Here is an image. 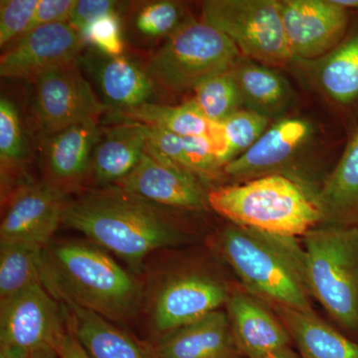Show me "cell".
I'll list each match as a JSON object with an SVG mask.
<instances>
[{
  "mask_svg": "<svg viewBox=\"0 0 358 358\" xmlns=\"http://www.w3.org/2000/svg\"><path fill=\"white\" fill-rule=\"evenodd\" d=\"M74 4L75 0H39L27 32L42 25L68 22Z\"/></svg>",
  "mask_w": 358,
  "mask_h": 358,
  "instance_id": "35",
  "label": "cell"
},
{
  "mask_svg": "<svg viewBox=\"0 0 358 358\" xmlns=\"http://www.w3.org/2000/svg\"><path fill=\"white\" fill-rule=\"evenodd\" d=\"M66 193L41 180L21 186L2 205L0 243L43 250L61 225Z\"/></svg>",
  "mask_w": 358,
  "mask_h": 358,
  "instance_id": "13",
  "label": "cell"
},
{
  "mask_svg": "<svg viewBox=\"0 0 358 358\" xmlns=\"http://www.w3.org/2000/svg\"><path fill=\"white\" fill-rule=\"evenodd\" d=\"M148 143L143 124L127 122L102 129L92 159L90 179L96 187L115 185L136 169Z\"/></svg>",
  "mask_w": 358,
  "mask_h": 358,
  "instance_id": "22",
  "label": "cell"
},
{
  "mask_svg": "<svg viewBox=\"0 0 358 358\" xmlns=\"http://www.w3.org/2000/svg\"><path fill=\"white\" fill-rule=\"evenodd\" d=\"M39 0L0 1V47L9 46L27 32Z\"/></svg>",
  "mask_w": 358,
  "mask_h": 358,
  "instance_id": "32",
  "label": "cell"
},
{
  "mask_svg": "<svg viewBox=\"0 0 358 358\" xmlns=\"http://www.w3.org/2000/svg\"><path fill=\"white\" fill-rule=\"evenodd\" d=\"M141 280V317L152 341L220 310L231 294L207 268L164 262L159 252L148 259Z\"/></svg>",
  "mask_w": 358,
  "mask_h": 358,
  "instance_id": "5",
  "label": "cell"
},
{
  "mask_svg": "<svg viewBox=\"0 0 358 358\" xmlns=\"http://www.w3.org/2000/svg\"><path fill=\"white\" fill-rule=\"evenodd\" d=\"M86 40L68 22L39 26L6 47L0 75L34 82L47 71L77 61Z\"/></svg>",
  "mask_w": 358,
  "mask_h": 358,
  "instance_id": "14",
  "label": "cell"
},
{
  "mask_svg": "<svg viewBox=\"0 0 358 358\" xmlns=\"http://www.w3.org/2000/svg\"><path fill=\"white\" fill-rule=\"evenodd\" d=\"M30 352L15 346L0 345V358H29Z\"/></svg>",
  "mask_w": 358,
  "mask_h": 358,
  "instance_id": "37",
  "label": "cell"
},
{
  "mask_svg": "<svg viewBox=\"0 0 358 358\" xmlns=\"http://www.w3.org/2000/svg\"><path fill=\"white\" fill-rule=\"evenodd\" d=\"M244 109L273 120L282 119L293 101V90L279 71L244 57L230 70Z\"/></svg>",
  "mask_w": 358,
  "mask_h": 358,
  "instance_id": "23",
  "label": "cell"
},
{
  "mask_svg": "<svg viewBox=\"0 0 358 358\" xmlns=\"http://www.w3.org/2000/svg\"><path fill=\"white\" fill-rule=\"evenodd\" d=\"M336 3L350 11H358V0H334Z\"/></svg>",
  "mask_w": 358,
  "mask_h": 358,
  "instance_id": "40",
  "label": "cell"
},
{
  "mask_svg": "<svg viewBox=\"0 0 358 358\" xmlns=\"http://www.w3.org/2000/svg\"><path fill=\"white\" fill-rule=\"evenodd\" d=\"M181 212L117 185L90 187L66 199L61 225L121 259L141 278L150 257L189 241Z\"/></svg>",
  "mask_w": 358,
  "mask_h": 358,
  "instance_id": "1",
  "label": "cell"
},
{
  "mask_svg": "<svg viewBox=\"0 0 358 358\" xmlns=\"http://www.w3.org/2000/svg\"><path fill=\"white\" fill-rule=\"evenodd\" d=\"M68 329L90 358H157L150 343H141L105 317L71 303H60Z\"/></svg>",
  "mask_w": 358,
  "mask_h": 358,
  "instance_id": "20",
  "label": "cell"
},
{
  "mask_svg": "<svg viewBox=\"0 0 358 358\" xmlns=\"http://www.w3.org/2000/svg\"><path fill=\"white\" fill-rule=\"evenodd\" d=\"M324 96L350 114L358 112V25L331 52L310 61H296Z\"/></svg>",
  "mask_w": 358,
  "mask_h": 358,
  "instance_id": "19",
  "label": "cell"
},
{
  "mask_svg": "<svg viewBox=\"0 0 358 358\" xmlns=\"http://www.w3.org/2000/svg\"><path fill=\"white\" fill-rule=\"evenodd\" d=\"M157 358H239L227 313L218 310L150 341Z\"/></svg>",
  "mask_w": 358,
  "mask_h": 358,
  "instance_id": "17",
  "label": "cell"
},
{
  "mask_svg": "<svg viewBox=\"0 0 358 358\" xmlns=\"http://www.w3.org/2000/svg\"><path fill=\"white\" fill-rule=\"evenodd\" d=\"M119 6L113 0H76L68 23L84 37L90 26L103 16L117 13Z\"/></svg>",
  "mask_w": 358,
  "mask_h": 358,
  "instance_id": "34",
  "label": "cell"
},
{
  "mask_svg": "<svg viewBox=\"0 0 358 358\" xmlns=\"http://www.w3.org/2000/svg\"><path fill=\"white\" fill-rule=\"evenodd\" d=\"M34 83L33 109L43 140L78 122L99 120L108 110L82 75L77 61L47 71Z\"/></svg>",
  "mask_w": 358,
  "mask_h": 358,
  "instance_id": "9",
  "label": "cell"
},
{
  "mask_svg": "<svg viewBox=\"0 0 358 358\" xmlns=\"http://www.w3.org/2000/svg\"><path fill=\"white\" fill-rule=\"evenodd\" d=\"M201 21L223 33L242 57L272 68L294 65L278 0H207Z\"/></svg>",
  "mask_w": 358,
  "mask_h": 358,
  "instance_id": "8",
  "label": "cell"
},
{
  "mask_svg": "<svg viewBox=\"0 0 358 358\" xmlns=\"http://www.w3.org/2000/svg\"><path fill=\"white\" fill-rule=\"evenodd\" d=\"M280 8L287 42L296 61L326 55L350 31L352 11L334 0H282Z\"/></svg>",
  "mask_w": 358,
  "mask_h": 358,
  "instance_id": "11",
  "label": "cell"
},
{
  "mask_svg": "<svg viewBox=\"0 0 358 358\" xmlns=\"http://www.w3.org/2000/svg\"><path fill=\"white\" fill-rule=\"evenodd\" d=\"M29 358H60V355L55 348L43 346L30 352Z\"/></svg>",
  "mask_w": 358,
  "mask_h": 358,
  "instance_id": "38",
  "label": "cell"
},
{
  "mask_svg": "<svg viewBox=\"0 0 358 358\" xmlns=\"http://www.w3.org/2000/svg\"><path fill=\"white\" fill-rule=\"evenodd\" d=\"M67 333L62 306L43 284L35 285L0 305V345L29 352L43 346L57 350Z\"/></svg>",
  "mask_w": 358,
  "mask_h": 358,
  "instance_id": "10",
  "label": "cell"
},
{
  "mask_svg": "<svg viewBox=\"0 0 358 358\" xmlns=\"http://www.w3.org/2000/svg\"><path fill=\"white\" fill-rule=\"evenodd\" d=\"M217 245L251 293L273 306L313 312L305 284V253L296 238L229 224L218 235Z\"/></svg>",
  "mask_w": 358,
  "mask_h": 358,
  "instance_id": "3",
  "label": "cell"
},
{
  "mask_svg": "<svg viewBox=\"0 0 358 358\" xmlns=\"http://www.w3.org/2000/svg\"><path fill=\"white\" fill-rule=\"evenodd\" d=\"M60 358H90L77 338L68 329V333L57 348Z\"/></svg>",
  "mask_w": 358,
  "mask_h": 358,
  "instance_id": "36",
  "label": "cell"
},
{
  "mask_svg": "<svg viewBox=\"0 0 358 358\" xmlns=\"http://www.w3.org/2000/svg\"><path fill=\"white\" fill-rule=\"evenodd\" d=\"M27 159L25 133L17 107L6 96L0 99V171H1V202H6L25 180Z\"/></svg>",
  "mask_w": 358,
  "mask_h": 358,
  "instance_id": "27",
  "label": "cell"
},
{
  "mask_svg": "<svg viewBox=\"0 0 358 358\" xmlns=\"http://www.w3.org/2000/svg\"><path fill=\"white\" fill-rule=\"evenodd\" d=\"M96 63L95 78L108 110H120L150 103L155 96L147 73L126 56H101Z\"/></svg>",
  "mask_w": 358,
  "mask_h": 358,
  "instance_id": "25",
  "label": "cell"
},
{
  "mask_svg": "<svg viewBox=\"0 0 358 358\" xmlns=\"http://www.w3.org/2000/svg\"><path fill=\"white\" fill-rule=\"evenodd\" d=\"M190 102L214 124H221L244 109L241 95L230 71L207 78L193 90Z\"/></svg>",
  "mask_w": 358,
  "mask_h": 358,
  "instance_id": "29",
  "label": "cell"
},
{
  "mask_svg": "<svg viewBox=\"0 0 358 358\" xmlns=\"http://www.w3.org/2000/svg\"><path fill=\"white\" fill-rule=\"evenodd\" d=\"M41 252L26 245L0 243V305L42 284Z\"/></svg>",
  "mask_w": 358,
  "mask_h": 358,
  "instance_id": "28",
  "label": "cell"
},
{
  "mask_svg": "<svg viewBox=\"0 0 358 358\" xmlns=\"http://www.w3.org/2000/svg\"><path fill=\"white\" fill-rule=\"evenodd\" d=\"M241 54L236 46L203 21L186 20L164 39L143 65L155 96L176 98L207 78L228 72Z\"/></svg>",
  "mask_w": 358,
  "mask_h": 358,
  "instance_id": "6",
  "label": "cell"
},
{
  "mask_svg": "<svg viewBox=\"0 0 358 358\" xmlns=\"http://www.w3.org/2000/svg\"><path fill=\"white\" fill-rule=\"evenodd\" d=\"M115 124H141L166 129L181 136H212L218 124L209 122L190 101L182 105L145 103L131 109L110 110Z\"/></svg>",
  "mask_w": 358,
  "mask_h": 358,
  "instance_id": "26",
  "label": "cell"
},
{
  "mask_svg": "<svg viewBox=\"0 0 358 358\" xmlns=\"http://www.w3.org/2000/svg\"><path fill=\"white\" fill-rule=\"evenodd\" d=\"M115 185L162 206L185 212L209 208L203 181L174 164L148 143L136 169Z\"/></svg>",
  "mask_w": 358,
  "mask_h": 358,
  "instance_id": "12",
  "label": "cell"
},
{
  "mask_svg": "<svg viewBox=\"0 0 358 358\" xmlns=\"http://www.w3.org/2000/svg\"><path fill=\"white\" fill-rule=\"evenodd\" d=\"M86 43L94 45L103 55L122 56L124 44L122 38L119 13H112L95 21L84 36Z\"/></svg>",
  "mask_w": 358,
  "mask_h": 358,
  "instance_id": "33",
  "label": "cell"
},
{
  "mask_svg": "<svg viewBox=\"0 0 358 358\" xmlns=\"http://www.w3.org/2000/svg\"><path fill=\"white\" fill-rule=\"evenodd\" d=\"M101 136L99 120H89L44 138L43 181L68 196L84 190Z\"/></svg>",
  "mask_w": 358,
  "mask_h": 358,
  "instance_id": "15",
  "label": "cell"
},
{
  "mask_svg": "<svg viewBox=\"0 0 358 358\" xmlns=\"http://www.w3.org/2000/svg\"><path fill=\"white\" fill-rule=\"evenodd\" d=\"M270 124L267 117L246 109L238 110L221 122L223 166L246 152L267 131Z\"/></svg>",
  "mask_w": 358,
  "mask_h": 358,
  "instance_id": "30",
  "label": "cell"
},
{
  "mask_svg": "<svg viewBox=\"0 0 358 358\" xmlns=\"http://www.w3.org/2000/svg\"><path fill=\"white\" fill-rule=\"evenodd\" d=\"M42 284L59 301L96 313L115 324L141 317L140 275L86 238L53 239L41 252Z\"/></svg>",
  "mask_w": 358,
  "mask_h": 358,
  "instance_id": "2",
  "label": "cell"
},
{
  "mask_svg": "<svg viewBox=\"0 0 358 358\" xmlns=\"http://www.w3.org/2000/svg\"><path fill=\"white\" fill-rule=\"evenodd\" d=\"M207 200L231 224L265 234L303 236L322 222L310 190L284 174L212 188Z\"/></svg>",
  "mask_w": 358,
  "mask_h": 358,
  "instance_id": "4",
  "label": "cell"
},
{
  "mask_svg": "<svg viewBox=\"0 0 358 358\" xmlns=\"http://www.w3.org/2000/svg\"><path fill=\"white\" fill-rule=\"evenodd\" d=\"M320 224L358 226V127L352 131L333 171L315 192Z\"/></svg>",
  "mask_w": 358,
  "mask_h": 358,
  "instance_id": "21",
  "label": "cell"
},
{
  "mask_svg": "<svg viewBox=\"0 0 358 358\" xmlns=\"http://www.w3.org/2000/svg\"><path fill=\"white\" fill-rule=\"evenodd\" d=\"M226 308L233 336L242 355L263 358L289 346L291 336L288 329L254 296L240 292L232 293Z\"/></svg>",
  "mask_w": 358,
  "mask_h": 358,
  "instance_id": "18",
  "label": "cell"
},
{
  "mask_svg": "<svg viewBox=\"0 0 358 358\" xmlns=\"http://www.w3.org/2000/svg\"><path fill=\"white\" fill-rule=\"evenodd\" d=\"M263 358H300L289 348V346H285V348H280V350H274V352L268 353Z\"/></svg>",
  "mask_w": 358,
  "mask_h": 358,
  "instance_id": "39",
  "label": "cell"
},
{
  "mask_svg": "<svg viewBox=\"0 0 358 358\" xmlns=\"http://www.w3.org/2000/svg\"><path fill=\"white\" fill-rule=\"evenodd\" d=\"M305 284L341 327L358 329V226L319 224L306 233Z\"/></svg>",
  "mask_w": 358,
  "mask_h": 358,
  "instance_id": "7",
  "label": "cell"
},
{
  "mask_svg": "<svg viewBox=\"0 0 358 358\" xmlns=\"http://www.w3.org/2000/svg\"><path fill=\"white\" fill-rule=\"evenodd\" d=\"M312 124L301 117H282L251 148L236 159L226 164L223 173L239 182L271 176L284 174L296 155L312 140Z\"/></svg>",
  "mask_w": 358,
  "mask_h": 358,
  "instance_id": "16",
  "label": "cell"
},
{
  "mask_svg": "<svg viewBox=\"0 0 358 358\" xmlns=\"http://www.w3.org/2000/svg\"><path fill=\"white\" fill-rule=\"evenodd\" d=\"M298 346L300 358H358V345L329 326L315 313L274 306Z\"/></svg>",
  "mask_w": 358,
  "mask_h": 358,
  "instance_id": "24",
  "label": "cell"
},
{
  "mask_svg": "<svg viewBox=\"0 0 358 358\" xmlns=\"http://www.w3.org/2000/svg\"><path fill=\"white\" fill-rule=\"evenodd\" d=\"M186 20L182 6L169 0L145 2L136 10L134 27L148 39H166Z\"/></svg>",
  "mask_w": 358,
  "mask_h": 358,
  "instance_id": "31",
  "label": "cell"
}]
</instances>
